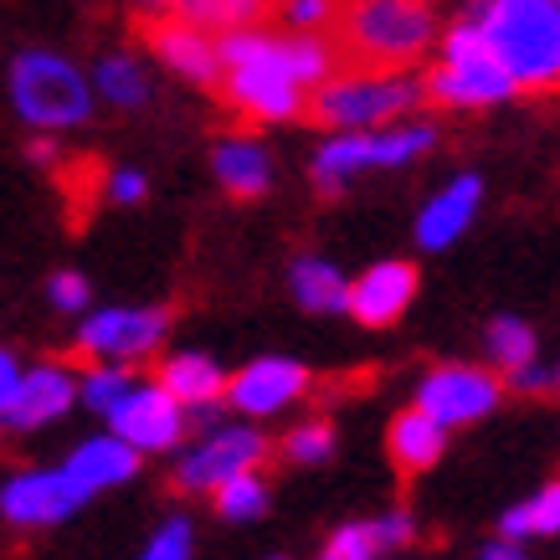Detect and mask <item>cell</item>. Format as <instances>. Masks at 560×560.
<instances>
[{"instance_id":"cell-1","label":"cell","mask_w":560,"mask_h":560,"mask_svg":"<svg viewBox=\"0 0 560 560\" xmlns=\"http://www.w3.org/2000/svg\"><path fill=\"white\" fill-rule=\"evenodd\" d=\"M221 103L253 124H289L308 108V93L340 68V47L324 32H262L237 26L217 36Z\"/></svg>"},{"instance_id":"cell-2","label":"cell","mask_w":560,"mask_h":560,"mask_svg":"<svg viewBox=\"0 0 560 560\" xmlns=\"http://www.w3.org/2000/svg\"><path fill=\"white\" fill-rule=\"evenodd\" d=\"M463 16L520 93H560V0H474Z\"/></svg>"},{"instance_id":"cell-3","label":"cell","mask_w":560,"mask_h":560,"mask_svg":"<svg viewBox=\"0 0 560 560\" xmlns=\"http://www.w3.org/2000/svg\"><path fill=\"white\" fill-rule=\"evenodd\" d=\"M340 51L371 68H417L432 57L442 16L432 0H350L340 5Z\"/></svg>"},{"instance_id":"cell-4","label":"cell","mask_w":560,"mask_h":560,"mask_svg":"<svg viewBox=\"0 0 560 560\" xmlns=\"http://www.w3.org/2000/svg\"><path fill=\"white\" fill-rule=\"evenodd\" d=\"M438 150V124L432 119H407L381 124V129H329L314 160H308V175L319 196H345L360 175L371 171H401V165H417Z\"/></svg>"},{"instance_id":"cell-5","label":"cell","mask_w":560,"mask_h":560,"mask_svg":"<svg viewBox=\"0 0 560 560\" xmlns=\"http://www.w3.org/2000/svg\"><path fill=\"white\" fill-rule=\"evenodd\" d=\"M422 103V78L417 68H371V62H355V68H335L314 93H308V108L319 129H381V124H396L417 114Z\"/></svg>"},{"instance_id":"cell-6","label":"cell","mask_w":560,"mask_h":560,"mask_svg":"<svg viewBox=\"0 0 560 560\" xmlns=\"http://www.w3.org/2000/svg\"><path fill=\"white\" fill-rule=\"evenodd\" d=\"M422 98H432L438 108H453V114H478V108H499V103L520 98V88L499 68V57L478 36L474 21L458 16L453 26L438 32L432 68L422 78Z\"/></svg>"},{"instance_id":"cell-7","label":"cell","mask_w":560,"mask_h":560,"mask_svg":"<svg viewBox=\"0 0 560 560\" xmlns=\"http://www.w3.org/2000/svg\"><path fill=\"white\" fill-rule=\"evenodd\" d=\"M93 103L98 98H93V83L83 78V68L57 51H21L11 62V108L21 114V124H32L42 135L88 124Z\"/></svg>"},{"instance_id":"cell-8","label":"cell","mask_w":560,"mask_h":560,"mask_svg":"<svg viewBox=\"0 0 560 560\" xmlns=\"http://www.w3.org/2000/svg\"><path fill=\"white\" fill-rule=\"evenodd\" d=\"M175 453H180L175 458V489L211 493L221 478L242 474V468H262L268 463V438L253 422H217L196 442H180Z\"/></svg>"},{"instance_id":"cell-9","label":"cell","mask_w":560,"mask_h":560,"mask_svg":"<svg viewBox=\"0 0 560 560\" xmlns=\"http://www.w3.org/2000/svg\"><path fill=\"white\" fill-rule=\"evenodd\" d=\"M103 422H108V432H119V438L135 447L139 458H144V453H175V447L186 442L190 411L180 407V401H175L160 381L135 375V386L114 401V411H108Z\"/></svg>"},{"instance_id":"cell-10","label":"cell","mask_w":560,"mask_h":560,"mask_svg":"<svg viewBox=\"0 0 560 560\" xmlns=\"http://www.w3.org/2000/svg\"><path fill=\"white\" fill-rule=\"evenodd\" d=\"M504 401V381L489 365H438L417 381V401L432 422H442L447 432L453 427H474L483 417H493Z\"/></svg>"},{"instance_id":"cell-11","label":"cell","mask_w":560,"mask_h":560,"mask_svg":"<svg viewBox=\"0 0 560 560\" xmlns=\"http://www.w3.org/2000/svg\"><path fill=\"white\" fill-rule=\"evenodd\" d=\"M165 335H171V308H98L78 329V355L139 365V360L160 355Z\"/></svg>"},{"instance_id":"cell-12","label":"cell","mask_w":560,"mask_h":560,"mask_svg":"<svg viewBox=\"0 0 560 560\" xmlns=\"http://www.w3.org/2000/svg\"><path fill=\"white\" fill-rule=\"evenodd\" d=\"M308 386H314L308 365H299L289 355H257L237 375H226V396L221 401L237 411V417H247V422H262V417H278V411L299 407L308 396Z\"/></svg>"},{"instance_id":"cell-13","label":"cell","mask_w":560,"mask_h":560,"mask_svg":"<svg viewBox=\"0 0 560 560\" xmlns=\"http://www.w3.org/2000/svg\"><path fill=\"white\" fill-rule=\"evenodd\" d=\"M88 504V493L78 489V478L68 468H32V474H16L5 489H0V514L16 529H47L62 525Z\"/></svg>"},{"instance_id":"cell-14","label":"cell","mask_w":560,"mask_h":560,"mask_svg":"<svg viewBox=\"0 0 560 560\" xmlns=\"http://www.w3.org/2000/svg\"><path fill=\"white\" fill-rule=\"evenodd\" d=\"M72 401H78V371L62 365V360H42L32 371H21L11 401L0 411V422L16 427V432H36V427L68 417Z\"/></svg>"},{"instance_id":"cell-15","label":"cell","mask_w":560,"mask_h":560,"mask_svg":"<svg viewBox=\"0 0 560 560\" xmlns=\"http://www.w3.org/2000/svg\"><path fill=\"white\" fill-rule=\"evenodd\" d=\"M417 299V268L401 262V257H386V262H371V268L345 283V314H355V324L365 329H386L411 308Z\"/></svg>"},{"instance_id":"cell-16","label":"cell","mask_w":560,"mask_h":560,"mask_svg":"<svg viewBox=\"0 0 560 560\" xmlns=\"http://www.w3.org/2000/svg\"><path fill=\"white\" fill-rule=\"evenodd\" d=\"M478 211H483V180H478V175H453V180L422 206V217H417V247H422V253H447L453 242L468 237V226L478 221Z\"/></svg>"},{"instance_id":"cell-17","label":"cell","mask_w":560,"mask_h":560,"mask_svg":"<svg viewBox=\"0 0 560 560\" xmlns=\"http://www.w3.org/2000/svg\"><path fill=\"white\" fill-rule=\"evenodd\" d=\"M150 51L186 83H201V88H217L221 78V51H217V36L201 32V26H186V21H154L150 26Z\"/></svg>"},{"instance_id":"cell-18","label":"cell","mask_w":560,"mask_h":560,"mask_svg":"<svg viewBox=\"0 0 560 560\" xmlns=\"http://www.w3.org/2000/svg\"><path fill=\"white\" fill-rule=\"evenodd\" d=\"M411 540H417L411 510H386L375 520H350V525L329 529L324 560H375V556H390V550H407Z\"/></svg>"},{"instance_id":"cell-19","label":"cell","mask_w":560,"mask_h":560,"mask_svg":"<svg viewBox=\"0 0 560 560\" xmlns=\"http://www.w3.org/2000/svg\"><path fill=\"white\" fill-rule=\"evenodd\" d=\"M211 171H217V186L237 201H257L268 196L272 180H278V165H272V150L253 135H232L211 150Z\"/></svg>"},{"instance_id":"cell-20","label":"cell","mask_w":560,"mask_h":560,"mask_svg":"<svg viewBox=\"0 0 560 560\" xmlns=\"http://www.w3.org/2000/svg\"><path fill=\"white\" fill-rule=\"evenodd\" d=\"M154 381L171 390L186 411H201V417H211L221 407V396H226V371L206 350H175V355H165Z\"/></svg>"},{"instance_id":"cell-21","label":"cell","mask_w":560,"mask_h":560,"mask_svg":"<svg viewBox=\"0 0 560 560\" xmlns=\"http://www.w3.org/2000/svg\"><path fill=\"white\" fill-rule=\"evenodd\" d=\"M62 468H68V474L78 478V489L93 499V493H103V489L129 483V478L139 474V453L119 438V432H103V438L78 442V447H72V458L62 463Z\"/></svg>"},{"instance_id":"cell-22","label":"cell","mask_w":560,"mask_h":560,"mask_svg":"<svg viewBox=\"0 0 560 560\" xmlns=\"http://www.w3.org/2000/svg\"><path fill=\"white\" fill-rule=\"evenodd\" d=\"M386 447H390V463H396V474H427V468H438L442 453H447V427L432 422L422 407H407L386 432Z\"/></svg>"},{"instance_id":"cell-23","label":"cell","mask_w":560,"mask_h":560,"mask_svg":"<svg viewBox=\"0 0 560 560\" xmlns=\"http://www.w3.org/2000/svg\"><path fill=\"white\" fill-rule=\"evenodd\" d=\"M345 283L350 278L335 268V257H319V253L293 257L289 268V289L299 299V308H308V314H345Z\"/></svg>"},{"instance_id":"cell-24","label":"cell","mask_w":560,"mask_h":560,"mask_svg":"<svg viewBox=\"0 0 560 560\" xmlns=\"http://www.w3.org/2000/svg\"><path fill=\"white\" fill-rule=\"evenodd\" d=\"M88 83H93V98H103L108 108H144L154 98L150 68L139 62L135 51H108Z\"/></svg>"},{"instance_id":"cell-25","label":"cell","mask_w":560,"mask_h":560,"mask_svg":"<svg viewBox=\"0 0 560 560\" xmlns=\"http://www.w3.org/2000/svg\"><path fill=\"white\" fill-rule=\"evenodd\" d=\"M272 11V0H165V16L201 26V32L221 36L237 32V26H257Z\"/></svg>"},{"instance_id":"cell-26","label":"cell","mask_w":560,"mask_h":560,"mask_svg":"<svg viewBox=\"0 0 560 560\" xmlns=\"http://www.w3.org/2000/svg\"><path fill=\"white\" fill-rule=\"evenodd\" d=\"M499 535H510V540H520V545L560 535V478H556V483H545L535 499L510 504V510H504V520H499Z\"/></svg>"},{"instance_id":"cell-27","label":"cell","mask_w":560,"mask_h":560,"mask_svg":"<svg viewBox=\"0 0 560 560\" xmlns=\"http://www.w3.org/2000/svg\"><path fill=\"white\" fill-rule=\"evenodd\" d=\"M483 350H489V371L510 375L529 360H540V340H535V324L514 319V314H499V319L483 329Z\"/></svg>"},{"instance_id":"cell-28","label":"cell","mask_w":560,"mask_h":560,"mask_svg":"<svg viewBox=\"0 0 560 560\" xmlns=\"http://www.w3.org/2000/svg\"><path fill=\"white\" fill-rule=\"evenodd\" d=\"M211 504H217V514L226 525H253V520H262V514H268V478H262V468H242V474L221 478L217 489H211Z\"/></svg>"},{"instance_id":"cell-29","label":"cell","mask_w":560,"mask_h":560,"mask_svg":"<svg viewBox=\"0 0 560 560\" xmlns=\"http://www.w3.org/2000/svg\"><path fill=\"white\" fill-rule=\"evenodd\" d=\"M129 386H135V365H114V360H93V365L78 375V396H83V407L98 411V417H108L114 401H119Z\"/></svg>"},{"instance_id":"cell-30","label":"cell","mask_w":560,"mask_h":560,"mask_svg":"<svg viewBox=\"0 0 560 560\" xmlns=\"http://www.w3.org/2000/svg\"><path fill=\"white\" fill-rule=\"evenodd\" d=\"M329 453H335V427L324 422V417H314V422H299L283 438V458L289 463H304V468H314V463H329Z\"/></svg>"},{"instance_id":"cell-31","label":"cell","mask_w":560,"mask_h":560,"mask_svg":"<svg viewBox=\"0 0 560 560\" xmlns=\"http://www.w3.org/2000/svg\"><path fill=\"white\" fill-rule=\"evenodd\" d=\"M272 16L283 21V32H329L340 0H272Z\"/></svg>"},{"instance_id":"cell-32","label":"cell","mask_w":560,"mask_h":560,"mask_svg":"<svg viewBox=\"0 0 560 560\" xmlns=\"http://www.w3.org/2000/svg\"><path fill=\"white\" fill-rule=\"evenodd\" d=\"M190 550H196V525H190L186 514H171V520L150 535V545H144L150 560H190Z\"/></svg>"},{"instance_id":"cell-33","label":"cell","mask_w":560,"mask_h":560,"mask_svg":"<svg viewBox=\"0 0 560 560\" xmlns=\"http://www.w3.org/2000/svg\"><path fill=\"white\" fill-rule=\"evenodd\" d=\"M47 293H51V304L62 308V314H83L88 299H93V289H88L83 272H51Z\"/></svg>"},{"instance_id":"cell-34","label":"cell","mask_w":560,"mask_h":560,"mask_svg":"<svg viewBox=\"0 0 560 560\" xmlns=\"http://www.w3.org/2000/svg\"><path fill=\"white\" fill-rule=\"evenodd\" d=\"M103 190H108V201L114 206H139L144 196H150V180H144L139 171H108Z\"/></svg>"},{"instance_id":"cell-35","label":"cell","mask_w":560,"mask_h":560,"mask_svg":"<svg viewBox=\"0 0 560 560\" xmlns=\"http://www.w3.org/2000/svg\"><path fill=\"white\" fill-rule=\"evenodd\" d=\"M504 386H514V390H525V396H535V390H545L550 386V371H545L540 360H529V365H520V371H510V375H499Z\"/></svg>"},{"instance_id":"cell-36","label":"cell","mask_w":560,"mask_h":560,"mask_svg":"<svg viewBox=\"0 0 560 560\" xmlns=\"http://www.w3.org/2000/svg\"><path fill=\"white\" fill-rule=\"evenodd\" d=\"M16 381H21V360L11 355V350H0V411H5V401H11Z\"/></svg>"},{"instance_id":"cell-37","label":"cell","mask_w":560,"mask_h":560,"mask_svg":"<svg viewBox=\"0 0 560 560\" xmlns=\"http://www.w3.org/2000/svg\"><path fill=\"white\" fill-rule=\"evenodd\" d=\"M520 556H525V545L510 540V535H499V540L483 545V560H520Z\"/></svg>"},{"instance_id":"cell-38","label":"cell","mask_w":560,"mask_h":560,"mask_svg":"<svg viewBox=\"0 0 560 560\" xmlns=\"http://www.w3.org/2000/svg\"><path fill=\"white\" fill-rule=\"evenodd\" d=\"M32 160L36 165H57V144L51 139H32Z\"/></svg>"},{"instance_id":"cell-39","label":"cell","mask_w":560,"mask_h":560,"mask_svg":"<svg viewBox=\"0 0 560 560\" xmlns=\"http://www.w3.org/2000/svg\"><path fill=\"white\" fill-rule=\"evenodd\" d=\"M139 5H144V11H165V0H139Z\"/></svg>"},{"instance_id":"cell-40","label":"cell","mask_w":560,"mask_h":560,"mask_svg":"<svg viewBox=\"0 0 560 560\" xmlns=\"http://www.w3.org/2000/svg\"><path fill=\"white\" fill-rule=\"evenodd\" d=\"M550 386H560V365H556V371H550Z\"/></svg>"}]
</instances>
